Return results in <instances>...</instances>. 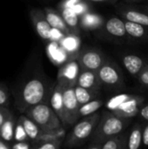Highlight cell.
Segmentation results:
<instances>
[{
	"label": "cell",
	"mask_w": 148,
	"mask_h": 149,
	"mask_svg": "<svg viewBox=\"0 0 148 149\" xmlns=\"http://www.w3.org/2000/svg\"><path fill=\"white\" fill-rule=\"evenodd\" d=\"M116 10L124 20L148 26V14L140 7L133 6L131 3H120Z\"/></svg>",
	"instance_id": "ba28073f"
},
{
	"label": "cell",
	"mask_w": 148,
	"mask_h": 149,
	"mask_svg": "<svg viewBox=\"0 0 148 149\" xmlns=\"http://www.w3.org/2000/svg\"><path fill=\"white\" fill-rule=\"evenodd\" d=\"M128 131H124L120 134L113 135L106 140L100 146V149H126L127 147Z\"/></svg>",
	"instance_id": "7402d4cb"
},
{
	"label": "cell",
	"mask_w": 148,
	"mask_h": 149,
	"mask_svg": "<svg viewBox=\"0 0 148 149\" xmlns=\"http://www.w3.org/2000/svg\"><path fill=\"white\" fill-rule=\"evenodd\" d=\"M10 147L4 142V141H1L0 140V149H9Z\"/></svg>",
	"instance_id": "ab89813d"
},
{
	"label": "cell",
	"mask_w": 148,
	"mask_h": 149,
	"mask_svg": "<svg viewBox=\"0 0 148 149\" xmlns=\"http://www.w3.org/2000/svg\"><path fill=\"white\" fill-rule=\"evenodd\" d=\"M146 102L143 96L131 93H120L110 98L106 104V110L113 114L124 118L133 119L138 116L141 106Z\"/></svg>",
	"instance_id": "3957f363"
},
{
	"label": "cell",
	"mask_w": 148,
	"mask_h": 149,
	"mask_svg": "<svg viewBox=\"0 0 148 149\" xmlns=\"http://www.w3.org/2000/svg\"><path fill=\"white\" fill-rule=\"evenodd\" d=\"M121 61L127 72L133 78L137 79L140 72L148 63V58L139 53L128 52L122 55Z\"/></svg>",
	"instance_id": "8fae6325"
},
{
	"label": "cell",
	"mask_w": 148,
	"mask_h": 149,
	"mask_svg": "<svg viewBox=\"0 0 148 149\" xmlns=\"http://www.w3.org/2000/svg\"><path fill=\"white\" fill-rule=\"evenodd\" d=\"M124 20V19H123ZM127 43H148V26L124 20Z\"/></svg>",
	"instance_id": "4fadbf2b"
},
{
	"label": "cell",
	"mask_w": 148,
	"mask_h": 149,
	"mask_svg": "<svg viewBox=\"0 0 148 149\" xmlns=\"http://www.w3.org/2000/svg\"><path fill=\"white\" fill-rule=\"evenodd\" d=\"M60 14L72 33L78 34L79 26V17L72 7H60Z\"/></svg>",
	"instance_id": "44dd1931"
},
{
	"label": "cell",
	"mask_w": 148,
	"mask_h": 149,
	"mask_svg": "<svg viewBox=\"0 0 148 149\" xmlns=\"http://www.w3.org/2000/svg\"><path fill=\"white\" fill-rule=\"evenodd\" d=\"M47 54L51 62L57 65H62L70 60L67 53L62 48L60 44L56 41H50L47 46Z\"/></svg>",
	"instance_id": "ac0fdd59"
},
{
	"label": "cell",
	"mask_w": 148,
	"mask_h": 149,
	"mask_svg": "<svg viewBox=\"0 0 148 149\" xmlns=\"http://www.w3.org/2000/svg\"><path fill=\"white\" fill-rule=\"evenodd\" d=\"M80 17L81 18L79 19V25L85 31H96L101 29L105 23L104 18L100 15L92 13L90 11L83 14Z\"/></svg>",
	"instance_id": "d6986e66"
},
{
	"label": "cell",
	"mask_w": 148,
	"mask_h": 149,
	"mask_svg": "<svg viewBox=\"0 0 148 149\" xmlns=\"http://www.w3.org/2000/svg\"><path fill=\"white\" fill-rule=\"evenodd\" d=\"M79 0H64L60 7H72Z\"/></svg>",
	"instance_id": "74e56055"
},
{
	"label": "cell",
	"mask_w": 148,
	"mask_h": 149,
	"mask_svg": "<svg viewBox=\"0 0 148 149\" xmlns=\"http://www.w3.org/2000/svg\"><path fill=\"white\" fill-rule=\"evenodd\" d=\"M51 88L43 79L34 78L26 82L22 88L17 99V108L21 113L26 109L40 104L46 103L48 98L51 97Z\"/></svg>",
	"instance_id": "7a4b0ae2"
},
{
	"label": "cell",
	"mask_w": 148,
	"mask_h": 149,
	"mask_svg": "<svg viewBox=\"0 0 148 149\" xmlns=\"http://www.w3.org/2000/svg\"><path fill=\"white\" fill-rule=\"evenodd\" d=\"M80 69L81 68L78 58L68 60L61 65L58 71L57 82H59L65 86H74L76 85Z\"/></svg>",
	"instance_id": "30bf717a"
},
{
	"label": "cell",
	"mask_w": 148,
	"mask_h": 149,
	"mask_svg": "<svg viewBox=\"0 0 148 149\" xmlns=\"http://www.w3.org/2000/svg\"><path fill=\"white\" fill-rule=\"evenodd\" d=\"M23 113L35 122L41 131H52L64 127L59 117L47 103L35 105Z\"/></svg>",
	"instance_id": "5b68a950"
},
{
	"label": "cell",
	"mask_w": 148,
	"mask_h": 149,
	"mask_svg": "<svg viewBox=\"0 0 148 149\" xmlns=\"http://www.w3.org/2000/svg\"><path fill=\"white\" fill-rule=\"evenodd\" d=\"M79 105L75 96L74 86H65L63 92V126L75 124L79 118Z\"/></svg>",
	"instance_id": "52a82bcc"
},
{
	"label": "cell",
	"mask_w": 148,
	"mask_h": 149,
	"mask_svg": "<svg viewBox=\"0 0 148 149\" xmlns=\"http://www.w3.org/2000/svg\"><path fill=\"white\" fill-rule=\"evenodd\" d=\"M100 115V113L96 112L88 116H85L83 120L76 122L72 130L63 141V145L65 148H77L84 145L91 137L99 120Z\"/></svg>",
	"instance_id": "277c9868"
},
{
	"label": "cell",
	"mask_w": 148,
	"mask_h": 149,
	"mask_svg": "<svg viewBox=\"0 0 148 149\" xmlns=\"http://www.w3.org/2000/svg\"><path fill=\"white\" fill-rule=\"evenodd\" d=\"M104 102L102 99H99V97L92 100L83 105H81L79 107V117H85V116H88L90 114H92L94 113H96L102 106H103Z\"/></svg>",
	"instance_id": "484cf974"
},
{
	"label": "cell",
	"mask_w": 148,
	"mask_h": 149,
	"mask_svg": "<svg viewBox=\"0 0 148 149\" xmlns=\"http://www.w3.org/2000/svg\"><path fill=\"white\" fill-rule=\"evenodd\" d=\"M138 116L139 118L144 121V122H148V103H144L140 111H139V113H138Z\"/></svg>",
	"instance_id": "d6a6232c"
},
{
	"label": "cell",
	"mask_w": 148,
	"mask_h": 149,
	"mask_svg": "<svg viewBox=\"0 0 148 149\" xmlns=\"http://www.w3.org/2000/svg\"><path fill=\"white\" fill-rule=\"evenodd\" d=\"M142 123L135 122L128 132L127 149H139L142 145Z\"/></svg>",
	"instance_id": "603a6c76"
},
{
	"label": "cell",
	"mask_w": 148,
	"mask_h": 149,
	"mask_svg": "<svg viewBox=\"0 0 148 149\" xmlns=\"http://www.w3.org/2000/svg\"><path fill=\"white\" fill-rule=\"evenodd\" d=\"M11 148L13 149H29L31 148V146L25 141H17V143H15Z\"/></svg>",
	"instance_id": "8d00e7d4"
},
{
	"label": "cell",
	"mask_w": 148,
	"mask_h": 149,
	"mask_svg": "<svg viewBox=\"0 0 148 149\" xmlns=\"http://www.w3.org/2000/svg\"><path fill=\"white\" fill-rule=\"evenodd\" d=\"M74 93L79 107L92 100L98 98L99 95V91L84 88L78 85L74 86Z\"/></svg>",
	"instance_id": "cb8c5ba5"
},
{
	"label": "cell",
	"mask_w": 148,
	"mask_h": 149,
	"mask_svg": "<svg viewBox=\"0 0 148 149\" xmlns=\"http://www.w3.org/2000/svg\"><path fill=\"white\" fill-rule=\"evenodd\" d=\"M44 15L46 17V19L51 28H56L61 31H63L65 34L71 33L70 29L65 24L62 16L60 13H58L57 10H55L52 8L45 7L44 8Z\"/></svg>",
	"instance_id": "ffe728a7"
},
{
	"label": "cell",
	"mask_w": 148,
	"mask_h": 149,
	"mask_svg": "<svg viewBox=\"0 0 148 149\" xmlns=\"http://www.w3.org/2000/svg\"><path fill=\"white\" fill-rule=\"evenodd\" d=\"M131 119L120 118L106 110L100 115L99 120L90 137L91 148H99V146L108 138L126 130Z\"/></svg>",
	"instance_id": "6da1fadb"
},
{
	"label": "cell",
	"mask_w": 148,
	"mask_h": 149,
	"mask_svg": "<svg viewBox=\"0 0 148 149\" xmlns=\"http://www.w3.org/2000/svg\"><path fill=\"white\" fill-rule=\"evenodd\" d=\"M102 86L109 90L120 92L126 89L124 74L116 62L106 58V61L97 71Z\"/></svg>",
	"instance_id": "8992f818"
},
{
	"label": "cell",
	"mask_w": 148,
	"mask_h": 149,
	"mask_svg": "<svg viewBox=\"0 0 148 149\" xmlns=\"http://www.w3.org/2000/svg\"><path fill=\"white\" fill-rule=\"evenodd\" d=\"M72 9L75 10V12L79 15V17L82 16L83 14L86 13L89 11V6L87 5L86 3L82 2L81 0H79L78 3H76L73 6Z\"/></svg>",
	"instance_id": "4dcf8cb0"
},
{
	"label": "cell",
	"mask_w": 148,
	"mask_h": 149,
	"mask_svg": "<svg viewBox=\"0 0 148 149\" xmlns=\"http://www.w3.org/2000/svg\"><path fill=\"white\" fill-rule=\"evenodd\" d=\"M140 8L146 12V13H147L148 14V3L147 4H146V5H142V6H140Z\"/></svg>",
	"instance_id": "b9f144b4"
},
{
	"label": "cell",
	"mask_w": 148,
	"mask_h": 149,
	"mask_svg": "<svg viewBox=\"0 0 148 149\" xmlns=\"http://www.w3.org/2000/svg\"><path fill=\"white\" fill-rule=\"evenodd\" d=\"M11 114L10 113V112L8 111L7 108L0 106V127L3 125V123L10 116Z\"/></svg>",
	"instance_id": "e575fe53"
},
{
	"label": "cell",
	"mask_w": 148,
	"mask_h": 149,
	"mask_svg": "<svg viewBox=\"0 0 148 149\" xmlns=\"http://www.w3.org/2000/svg\"><path fill=\"white\" fill-rule=\"evenodd\" d=\"M143 0H124L125 3H131V4H133V3H140Z\"/></svg>",
	"instance_id": "60d3db41"
},
{
	"label": "cell",
	"mask_w": 148,
	"mask_h": 149,
	"mask_svg": "<svg viewBox=\"0 0 148 149\" xmlns=\"http://www.w3.org/2000/svg\"><path fill=\"white\" fill-rule=\"evenodd\" d=\"M15 121L13 116L10 115L0 127V138L3 141L10 142L14 139Z\"/></svg>",
	"instance_id": "4316f807"
},
{
	"label": "cell",
	"mask_w": 148,
	"mask_h": 149,
	"mask_svg": "<svg viewBox=\"0 0 148 149\" xmlns=\"http://www.w3.org/2000/svg\"><path fill=\"white\" fill-rule=\"evenodd\" d=\"M105 32L112 38L120 42L127 43V36L126 26L123 18L118 17H112L105 21L103 26Z\"/></svg>",
	"instance_id": "7c38bea8"
},
{
	"label": "cell",
	"mask_w": 148,
	"mask_h": 149,
	"mask_svg": "<svg viewBox=\"0 0 148 149\" xmlns=\"http://www.w3.org/2000/svg\"><path fill=\"white\" fill-rule=\"evenodd\" d=\"M106 58L104 53L97 49H88L81 52L78 57L81 69L98 71L106 61Z\"/></svg>",
	"instance_id": "9c48e42d"
},
{
	"label": "cell",
	"mask_w": 148,
	"mask_h": 149,
	"mask_svg": "<svg viewBox=\"0 0 148 149\" xmlns=\"http://www.w3.org/2000/svg\"><path fill=\"white\" fill-rule=\"evenodd\" d=\"M147 1H148V0H147Z\"/></svg>",
	"instance_id": "7bdbcfd3"
},
{
	"label": "cell",
	"mask_w": 148,
	"mask_h": 149,
	"mask_svg": "<svg viewBox=\"0 0 148 149\" xmlns=\"http://www.w3.org/2000/svg\"><path fill=\"white\" fill-rule=\"evenodd\" d=\"M26 139H28V136L24 131V128L23 127L22 124L17 120L14 129V140L16 141H26Z\"/></svg>",
	"instance_id": "f1b7e54d"
},
{
	"label": "cell",
	"mask_w": 148,
	"mask_h": 149,
	"mask_svg": "<svg viewBox=\"0 0 148 149\" xmlns=\"http://www.w3.org/2000/svg\"><path fill=\"white\" fill-rule=\"evenodd\" d=\"M140 84V86L143 88L148 90V63L144 67V69L140 72L139 76L136 79Z\"/></svg>",
	"instance_id": "f546056e"
},
{
	"label": "cell",
	"mask_w": 148,
	"mask_h": 149,
	"mask_svg": "<svg viewBox=\"0 0 148 149\" xmlns=\"http://www.w3.org/2000/svg\"><path fill=\"white\" fill-rule=\"evenodd\" d=\"M65 86V85L57 82V85L53 87L50 97L51 107L59 117L61 121L63 120V92Z\"/></svg>",
	"instance_id": "e0dca14e"
},
{
	"label": "cell",
	"mask_w": 148,
	"mask_h": 149,
	"mask_svg": "<svg viewBox=\"0 0 148 149\" xmlns=\"http://www.w3.org/2000/svg\"><path fill=\"white\" fill-rule=\"evenodd\" d=\"M8 100H9V94L7 90L4 87L0 86V106L4 107L7 104Z\"/></svg>",
	"instance_id": "836d02e7"
},
{
	"label": "cell",
	"mask_w": 148,
	"mask_h": 149,
	"mask_svg": "<svg viewBox=\"0 0 148 149\" xmlns=\"http://www.w3.org/2000/svg\"><path fill=\"white\" fill-rule=\"evenodd\" d=\"M63 31L56 29V28H51V34H50V41H56V42H60L63 38L65 36Z\"/></svg>",
	"instance_id": "1f68e13d"
},
{
	"label": "cell",
	"mask_w": 148,
	"mask_h": 149,
	"mask_svg": "<svg viewBox=\"0 0 148 149\" xmlns=\"http://www.w3.org/2000/svg\"><path fill=\"white\" fill-rule=\"evenodd\" d=\"M142 145L148 147V122L142 125Z\"/></svg>",
	"instance_id": "d590c367"
},
{
	"label": "cell",
	"mask_w": 148,
	"mask_h": 149,
	"mask_svg": "<svg viewBox=\"0 0 148 149\" xmlns=\"http://www.w3.org/2000/svg\"><path fill=\"white\" fill-rule=\"evenodd\" d=\"M30 15L38 36L44 40H50L51 26L48 23L44 12L39 9H33L31 10Z\"/></svg>",
	"instance_id": "5bb4252c"
},
{
	"label": "cell",
	"mask_w": 148,
	"mask_h": 149,
	"mask_svg": "<svg viewBox=\"0 0 148 149\" xmlns=\"http://www.w3.org/2000/svg\"><path fill=\"white\" fill-rule=\"evenodd\" d=\"M92 3H115L118 0H88Z\"/></svg>",
	"instance_id": "f35d334b"
},
{
	"label": "cell",
	"mask_w": 148,
	"mask_h": 149,
	"mask_svg": "<svg viewBox=\"0 0 148 149\" xmlns=\"http://www.w3.org/2000/svg\"><path fill=\"white\" fill-rule=\"evenodd\" d=\"M18 121L22 124L29 139L32 141H36L38 138L41 130L36 125V123L33 122L30 118H28L25 114H22L20 115Z\"/></svg>",
	"instance_id": "d4e9b609"
},
{
	"label": "cell",
	"mask_w": 148,
	"mask_h": 149,
	"mask_svg": "<svg viewBox=\"0 0 148 149\" xmlns=\"http://www.w3.org/2000/svg\"><path fill=\"white\" fill-rule=\"evenodd\" d=\"M39 143V145H36L34 148L38 149H57L60 148L63 141L59 139H51L41 141V142Z\"/></svg>",
	"instance_id": "83f0119b"
},
{
	"label": "cell",
	"mask_w": 148,
	"mask_h": 149,
	"mask_svg": "<svg viewBox=\"0 0 148 149\" xmlns=\"http://www.w3.org/2000/svg\"><path fill=\"white\" fill-rule=\"evenodd\" d=\"M59 44L67 53L70 60L78 58V52L80 47V39L78 34L72 32L66 34L59 42Z\"/></svg>",
	"instance_id": "2e32d148"
},
{
	"label": "cell",
	"mask_w": 148,
	"mask_h": 149,
	"mask_svg": "<svg viewBox=\"0 0 148 149\" xmlns=\"http://www.w3.org/2000/svg\"><path fill=\"white\" fill-rule=\"evenodd\" d=\"M76 85L84 88L97 91H99L102 88V84L99 79L97 72L86 69H80Z\"/></svg>",
	"instance_id": "9a60e30c"
}]
</instances>
